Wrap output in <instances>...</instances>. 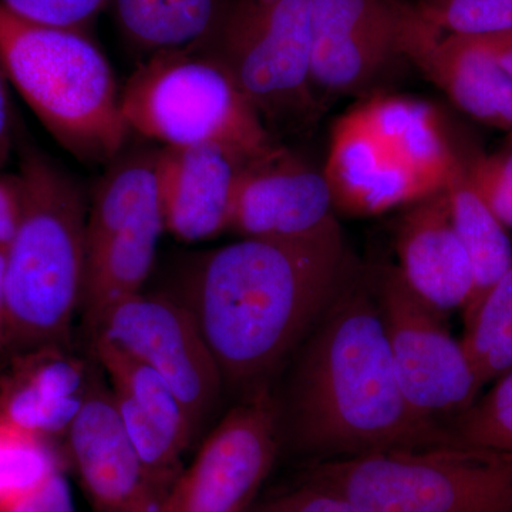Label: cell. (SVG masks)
<instances>
[{"label":"cell","instance_id":"cb8c5ba5","mask_svg":"<svg viewBox=\"0 0 512 512\" xmlns=\"http://www.w3.org/2000/svg\"><path fill=\"white\" fill-rule=\"evenodd\" d=\"M60 467L49 439L0 420V508Z\"/></svg>","mask_w":512,"mask_h":512},{"label":"cell","instance_id":"44dd1931","mask_svg":"<svg viewBox=\"0 0 512 512\" xmlns=\"http://www.w3.org/2000/svg\"><path fill=\"white\" fill-rule=\"evenodd\" d=\"M444 187L450 201L454 228L473 271V291L463 308L464 323H467L484 296L511 268L512 242L508 229L495 217L471 183L457 150Z\"/></svg>","mask_w":512,"mask_h":512},{"label":"cell","instance_id":"6da1fadb","mask_svg":"<svg viewBox=\"0 0 512 512\" xmlns=\"http://www.w3.org/2000/svg\"><path fill=\"white\" fill-rule=\"evenodd\" d=\"M293 359L281 440L311 463L451 441L404 399L369 266L356 262Z\"/></svg>","mask_w":512,"mask_h":512},{"label":"cell","instance_id":"5bb4252c","mask_svg":"<svg viewBox=\"0 0 512 512\" xmlns=\"http://www.w3.org/2000/svg\"><path fill=\"white\" fill-rule=\"evenodd\" d=\"M248 158L217 146L161 151V200L165 231L195 244L229 231L235 195Z\"/></svg>","mask_w":512,"mask_h":512},{"label":"cell","instance_id":"52a82bcc","mask_svg":"<svg viewBox=\"0 0 512 512\" xmlns=\"http://www.w3.org/2000/svg\"><path fill=\"white\" fill-rule=\"evenodd\" d=\"M272 134L305 133L322 116L312 83V0H229L202 47Z\"/></svg>","mask_w":512,"mask_h":512},{"label":"cell","instance_id":"d4e9b609","mask_svg":"<svg viewBox=\"0 0 512 512\" xmlns=\"http://www.w3.org/2000/svg\"><path fill=\"white\" fill-rule=\"evenodd\" d=\"M494 382L444 429L451 441L512 454V367Z\"/></svg>","mask_w":512,"mask_h":512},{"label":"cell","instance_id":"ba28073f","mask_svg":"<svg viewBox=\"0 0 512 512\" xmlns=\"http://www.w3.org/2000/svg\"><path fill=\"white\" fill-rule=\"evenodd\" d=\"M400 389L420 419L444 424L480 394L476 370L446 316L410 288L399 266H369Z\"/></svg>","mask_w":512,"mask_h":512},{"label":"cell","instance_id":"ffe728a7","mask_svg":"<svg viewBox=\"0 0 512 512\" xmlns=\"http://www.w3.org/2000/svg\"><path fill=\"white\" fill-rule=\"evenodd\" d=\"M229 0H109L124 39L144 59L201 50L220 25Z\"/></svg>","mask_w":512,"mask_h":512},{"label":"cell","instance_id":"277c9868","mask_svg":"<svg viewBox=\"0 0 512 512\" xmlns=\"http://www.w3.org/2000/svg\"><path fill=\"white\" fill-rule=\"evenodd\" d=\"M0 60L9 83L76 160L109 165L130 130L109 60L83 30L37 25L0 8Z\"/></svg>","mask_w":512,"mask_h":512},{"label":"cell","instance_id":"f1b7e54d","mask_svg":"<svg viewBox=\"0 0 512 512\" xmlns=\"http://www.w3.org/2000/svg\"><path fill=\"white\" fill-rule=\"evenodd\" d=\"M247 512H360L343 495L302 477L295 484L258 495Z\"/></svg>","mask_w":512,"mask_h":512},{"label":"cell","instance_id":"1f68e13d","mask_svg":"<svg viewBox=\"0 0 512 512\" xmlns=\"http://www.w3.org/2000/svg\"><path fill=\"white\" fill-rule=\"evenodd\" d=\"M12 106L9 99V79L0 60V168L8 163L13 150Z\"/></svg>","mask_w":512,"mask_h":512},{"label":"cell","instance_id":"2e32d148","mask_svg":"<svg viewBox=\"0 0 512 512\" xmlns=\"http://www.w3.org/2000/svg\"><path fill=\"white\" fill-rule=\"evenodd\" d=\"M94 370L64 345L13 353L0 375V420L52 439L66 437Z\"/></svg>","mask_w":512,"mask_h":512},{"label":"cell","instance_id":"3957f363","mask_svg":"<svg viewBox=\"0 0 512 512\" xmlns=\"http://www.w3.org/2000/svg\"><path fill=\"white\" fill-rule=\"evenodd\" d=\"M23 205L5 248L9 353L64 345L82 305L87 205L79 183L32 146L20 154Z\"/></svg>","mask_w":512,"mask_h":512},{"label":"cell","instance_id":"484cf974","mask_svg":"<svg viewBox=\"0 0 512 512\" xmlns=\"http://www.w3.org/2000/svg\"><path fill=\"white\" fill-rule=\"evenodd\" d=\"M424 19L447 35L487 36L512 29V0H414Z\"/></svg>","mask_w":512,"mask_h":512},{"label":"cell","instance_id":"d6986e66","mask_svg":"<svg viewBox=\"0 0 512 512\" xmlns=\"http://www.w3.org/2000/svg\"><path fill=\"white\" fill-rule=\"evenodd\" d=\"M373 137L430 190L446 185L456 150L429 103L380 93L353 107Z\"/></svg>","mask_w":512,"mask_h":512},{"label":"cell","instance_id":"8fae6325","mask_svg":"<svg viewBox=\"0 0 512 512\" xmlns=\"http://www.w3.org/2000/svg\"><path fill=\"white\" fill-rule=\"evenodd\" d=\"M94 336L163 377L198 434L225 384L197 320L183 302L170 295L137 293L114 305L93 330Z\"/></svg>","mask_w":512,"mask_h":512},{"label":"cell","instance_id":"9a60e30c","mask_svg":"<svg viewBox=\"0 0 512 512\" xmlns=\"http://www.w3.org/2000/svg\"><path fill=\"white\" fill-rule=\"evenodd\" d=\"M394 241L397 266L410 288L444 315L463 311L473 271L454 228L446 187L406 205Z\"/></svg>","mask_w":512,"mask_h":512},{"label":"cell","instance_id":"4fadbf2b","mask_svg":"<svg viewBox=\"0 0 512 512\" xmlns=\"http://www.w3.org/2000/svg\"><path fill=\"white\" fill-rule=\"evenodd\" d=\"M325 174L282 148L239 180L229 231L241 238L309 239L343 231Z\"/></svg>","mask_w":512,"mask_h":512},{"label":"cell","instance_id":"603a6c76","mask_svg":"<svg viewBox=\"0 0 512 512\" xmlns=\"http://www.w3.org/2000/svg\"><path fill=\"white\" fill-rule=\"evenodd\" d=\"M466 349L481 387L512 367V266L464 323Z\"/></svg>","mask_w":512,"mask_h":512},{"label":"cell","instance_id":"7c38bea8","mask_svg":"<svg viewBox=\"0 0 512 512\" xmlns=\"http://www.w3.org/2000/svg\"><path fill=\"white\" fill-rule=\"evenodd\" d=\"M66 443L93 512H160L165 495L148 476L121 424L110 386L96 372Z\"/></svg>","mask_w":512,"mask_h":512},{"label":"cell","instance_id":"f546056e","mask_svg":"<svg viewBox=\"0 0 512 512\" xmlns=\"http://www.w3.org/2000/svg\"><path fill=\"white\" fill-rule=\"evenodd\" d=\"M0 512H76L72 490L62 467L28 493L0 508Z\"/></svg>","mask_w":512,"mask_h":512},{"label":"cell","instance_id":"83f0119b","mask_svg":"<svg viewBox=\"0 0 512 512\" xmlns=\"http://www.w3.org/2000/svg\"><path fill=\"white\" fill-rule=\"evenodd\" d=\"M109 6V0H0V8L37 25L83 30Z\"/></svg>","mask_w":512,"mask_h":512},{"label":"cell","instance_id":"7402d4cb","mask_svg":"<svg viewBox=\"0 0 512 512\" xmlns=\"http://www.w3.org/2000/svg\"><path fill=\"white\" fill-rule=\"evenodd\" d=\"M94 353L109 377L111 393L143 410L187 450L197 434L170 384L151 367L99 336H94Z\"/></svg>","mask_w":512,"mask_h":512},{"label":"cell","instance_id":"d6a6232c","mask_svg":"<svg viewBox=\"0 0 512 512\" xmlns=\"http://www.w3.org/2000/svg\"><path fill=\"white\" fill-rule=\"evenodd\" d=\"M512 77V29L494 35L476 36Z\"/></svg>","mask_w":512,"mask_h":512},{"label":"cell","instance_id":"5b68a950","mask_svg":"<svg viewBox=\"0 0 512 512\" xmlns=\"http://www.w3.org/2000/svg\"><path fill=\"white\" fill-rule=\"evenodd\" d=\"M302 477L360 512H512V454L458 441L313 461Z\"/></svg>","mask_w":512,"mask_h":512},{"label":"cell","instance_id":"4316f807","mask_svg":"<svg viewBox=\"0 0 512 512\" xmlns=\"http://www.w3.org/2000/svg\"><path fill=\"white\" fill-rule=\"evenodd\" d=\"M457 153L485 204L505 228L512 229V140L493 154Z\"/></svg>","mask_w":512,"mask_h":512},{"label":"cell","instance_id":"836d02e7","mask_svg":"<svg viewBox=\"0 0 512 512\" xmlns=\"http://www.w3.org/2000/svg\"><path fill=\"white\" fill-rule=\"evenodd\" d=\"M5 248H0V353H9L8 311H6Z\"/></svg>","mask_w":512,"mask_h":512},{"label":"cell","instance_id":"ac0fdd59","mask_svg":"<svg viewBox=\"0 0 512 512\" xmlns=\"http://www.w3.org/2000/svg\"><path fill=\"white\" fill-rule=\"evenodd\" d=\"M323 174L336 211L356 217L382 214L433 192L373 137L353 109L333 126Z\"/></svg>","mask_w":512,"mask_h":512},{"label":"cell","instance_id":"4dcf8cb0","mask_svg":"<svg viewBox=\"0 0 512 512\" xmlns=\"http://www.w3.org/2000/svg\"><path fill=\"white\" fill-rule=\"evenodd\" d=\"M23 190L19 174H0V248L12 241L22 214Z\"/></svg>","mask_w":512,"mask_h":512},{"label":"cell","instance_id":"8992f818","mask_svg":"<svg viewBox=\"0 0 512 512\" xmlns=\"http://www.w3.org/2000/svg\"><path fill=\"white\" fill-rule=\"evenodd\" d=\"M128 130L180 148L217 144L252 163L284 148L231 74L202 50L143 59L121 90Z\"/></svg>","mask_w":512,"mask_h":512},{"label":"cell","instance_id":"e0dca14e","mask_svg":"<svg viewBox=\"0 0 512 512\" xmlns=\"http://www.w3.org/2000/svg\"><path fill=\"white\" fill-rule=\"evenodd\" d=\"M443 35L426 19L407 50L410 66L467 116L512 140V77L476 36Z\"/></svg>","mask_w":512,"mask_h":512},{"label":"cell","instance_id":"9c48e42d","mask_svg":"<svg viewBox=\"0 0 512 512\" xmlns=\"http://www.w3.org/2000/svg\"><path fill=\"white\" fill-rule=\"evenodd\" d=\"M421 15L407 0H312V83L325 106L386 93Z\"/></svg>","mask_w":512,"mask_h":512},{"label":"cell","instance_id":"7a4b0ae2","mask_svg":"<svg viewBox=\"0 0 512 512\" xmlns=\"http://www.w3.org/2000/svg\"><path fill=\"white\" fill-rule=\"evenodd\" d=\"M343 231L309 239L241 238L195 256L184 303L217 360L225 386H269L356 264Z\"/></svg>","mask_w":512,"mask_h":512},{"label":"cell","instance_id":"30bf717a","mask_svg":"<svg viewBox=\"0 0 512 512\" xmlns=\"http://www.w3.org/2000/svg\"><path fill=\"white\" fill-rule=\"evenodd\" d=\"M271 386L242 397L217 424L165 495L160 512H247L281 448Z\"/></svg>","mask_w":512,"mask_h":512}]
</instances>
